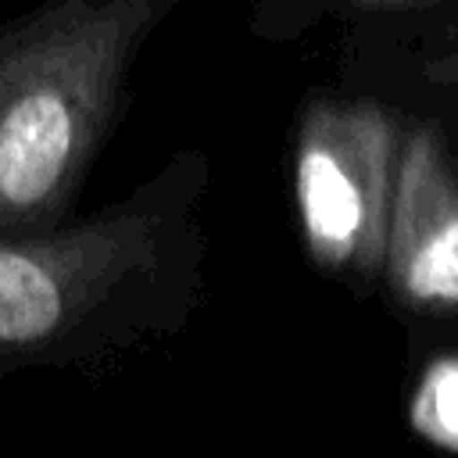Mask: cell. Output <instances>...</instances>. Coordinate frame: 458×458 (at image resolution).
<instances>
[{
  "label": "cell",
  "mask_w": 458,
  "mask_h": 458,
  "mask_svg": "<svg viewBox=\"0 0 458 458\" xmlns=\"http://www.w3.org/2000/svg\"><path fill=\"white\" fill-rule=\"evenodd\" d=\"M200 172L182 154L104 211L0 233V369L100 354L175 315Z\"/></svg>",
  "instance_id": "1"
},
{
  "label": "cell",
  "mask_w": 458,
  "mask_h": 458,
  "mask_svg": "<svg viewBox=\"0 0 458 458\" xmlns=\"http://www.w3.org/2000/svg\"><path fill=\"white\" fill-rule=\"evenodd\" d=\"M179 0H50L0 25V233L54 229Z\"/></svg>",
  "instance_id": "2"
},
{
  "label": "cell",
  "mask_w": 458,
  "mask_h": 458,
  "mask_svg": "<svg viewBox=\"0 0 458 458\" xmlns=\"http://www.w3.org/2000/svg\"><path fill=\"white\" fill-rule=\"evenodd\" d=\"M401 129L372 100H315L293 147L304 250L326 272L376 276L397 175Z\"/></svg>",
  "instance_id": "3"
},
{
  "label": "cell",
  "mask_w": 458,
  "mask_h": 458,
  "mask_svg": "<svg viewBox=\"0 0 458 458\" xmlns=\"http://www.w3.org/2000/svg\"><path fill=\"white\" fill-rule=\"evenodd\" d=\"M379 272L401 304L458 315V165L429 125L401 132Z\"/></svg>",
  "instance_id": "4"
},
{
  "label": "cell",
  "mask_w": 458,
  "mask_h": 458,
  "mask_svg": "<svg viewBox=\"0 0 458 458\" xmlns=\"http://www.w3.org/2000/svg\"><path fill=\"white\" fill-rule=\"evenodd\" d=\"M415 422L440 444L458 447V365L437 369L415 401Z\"/></svg>",
  "instance_id": "5"
},
{
  "label": "cell",
  "mask_w": 458,
  "mask_h": 458,
  "mask_svg": "<svg viewBox=\"0 0 458 458\" xmlns=\"http://www.w3.org/2000/svg\"><path fill=\"white\" fill-rule=\"evenodd\" d=\"M426 75H429V79H437V82L458 86V47H454V50H447V54H440V57H433V61H429V68H426Z\"/></svg>",
  "instance_id": "6"
},
{
  "label": "cell",
  "mask_w": 458,
  "mask_h": 458,
  "mask_svg": "<svg viewBox=\"0 0 458 458\" xmlns=\"http://www.w3.org/2000/svg\"><path fill=\"white\" fill-rule=\"evenodd\" d=\"M351 7L365 11H394V7H419V4H437V0H347Z\"/></svg>",
  "instance_id": "7"
}]
</instances>
